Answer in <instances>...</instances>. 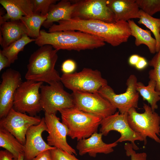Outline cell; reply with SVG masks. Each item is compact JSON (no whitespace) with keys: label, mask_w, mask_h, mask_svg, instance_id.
I'll return each mask as SVG.
<instances>
[{"label":"cell","mask_w":160,"mask_h":160,"mask_svg":"<svg viewBox=\"0 0 160 160\" xmlns=\"http://www.w3.org/2000/svg\"><path fill=\"white\" fill-rule=\"evenodd\" d=\"M58 23L51 26V31H81L99 38L113 47L127 42L131 36V30L127 21H121L110 23L98 20L71 19L60 21Z\"/></svg>","instance_id":"1"},{"label":"cell","mask_w":160,"mask_h":160,"mask_svg":"<svg viewBox=\"0 0 160 160\" xmlns=\"http://www.w3.org/2000/svg\"><path fill=\"white\" fill-rule=\"evenodd\" d=\"M35 40V44L39 47L50 45L58 51L92 49L103 47L105 44L102 39L95 36L73 30L49 32L42 30Z\"/></svg>","instance_id":"2"},{"label":"cell","mask_w":160,"mask_h":160,"mask_svg":"<svg viewBox=\"0 0 160 160\" xmlns=\"http://www.w3.org/2000/svg\"><path fill=\"white\" fill-rule=\"evenodd\" d=\"M58 51L49 45L43 46L31 55L25 76L27 80L45 82L49 84L60 81L61 76L55 68Z\"/></svg>","instance_id":"3"},{"label":"cell","mask_w":160,"mask_h":160,"mask_svg":"<svg viewBox=\"0 0 160 160\" xmlns=\"http://www.w3.org/2000/svg\"><path fill=\"white\" fill-rule=\"evenodd\" d=\"M62 122L68 129V136L71 139L80 140L88 138L97 132L102 119L92 114L82 111L76 107L59 111Z\"/></svg>","instance_id":"4"},{"label":"cell","mask_w":160,"mask_h":160,"mask_svg":"<svg viewBox=\"0 0 160 160\" xmlns=\"http://www.w3.org/2000/svg\"><path fill=\"white\" fill-rule=\"evenodd\" d=\"M143 113L137 112L136 108H132L127 112V120L132 130L140 134L144 145L147 143L148 137L160 143V140L157 135L160 136V117L153 112L151 107L144 103Z\"/></svg>","instance_id":"5"},{"label":"cell","mask_w":160,"mask_h":160,"mask_svg":"<svg viewBox=\"0 0 160 160\" xmlns=\"http://www.w3.org/2000/svg\"><path fill=\"white\" fill-rule=\"evenodd\" d=\"M60 81L73 92L97 93L101 87L108 85L107 80L100 71L88 68L78 72L63 73Z\"/></svg>","instance_id":"6"},{"label":"cell","mask_w":160,"mask_h":160,"mask_svg":"<svg viewBox=\"0 0 160 160\" xmlns=\"http://www.w3.org/2000/svg\"><path fill=\"white\" fill-rule=\"evenodd\" d=\"M43 84L30 80L22 82L15 93L13 108L17 111L36 116L43 110L39 92Z\"/></svg>","instance_id":"7"},{"label":"cell","mask_w":160,"mask_h":160,"mask_svg":"<svg viewBox=\"0 0 160 160\" xmlns=\"http://www.w3.org/2000/svg\"><path fill=\"white\" fill-rule=\"evenodd\" d=\"M41 103L45 113L56 114L58 111L75 106L71 94L66 91L60 81L40 88Z\"/></svg>","instance_id":"8"},{"label":"cell","mask_w":160,"mask_h":160,"mask_svg":"<svg viewBox=\"0 0 160 160\" xmlns=\"http://www.w3.org/2000/svg\"><path fill=\"white\" fill-rule=\"evenodd\" d=\"M137 82L136 76L130 75L127 79L126 90L125 92L116 94L108 85L101 87L98 93L107 100L120 113H127L132 108H138L139 94L136 88Z\"/></svg>","instance_id":"9"},{"label":"cell","mask_w":160,"mask_h":160,"mask_svg":"<svg viewBox=\"0 0 160 160\" xmlns=\"http://www.w3.org/2000/svg\"><path fill=\"white\" fill-rule=\"evenodd\" d=\"M75 7L73 19L115 22L114 15L107 5L108 0H72Z\"/></svg>","instance_id":"10"},{"label":"cell","mask_w":160,"mask_h":160,"mask_svg":"<svg viewBox=\"0 0 160 160\" xmlns=\"http://www.w3.org/2000/svg\"><path fill=\"white\" fill-rule=\"evenodd\" d=\"M75 106L102 119L114 114L117 109L99 93L73 92Z\"/></svg>","instance_id":"11"},{"label":"cell","mask_w":160,"mask_h":160,"mask_svg":"<svg viewBox=\"0 0 160 160\" xmlns=\"http://www.w3.org/2000/svg\"><path fill=\"white\" fill-rule=\"evenodd\" d=\"M100 132L107 136L111 131H116L120 134V137L116 142L130 141L135 150L139 149L135 144L136 140L143 141L140 134L134 131L128 121L127 113H119L118 111L114 114L102 119L100 123Z\"/></svg>","instance_id":"12"},{"label":"cell","mask_w":160,"mask_h":160,"mask_svg":"<svg viewBox=\"0 0 160 160\" xmlns=\"http://www.w3.org/2000/svg\"><path fill=\"white\" fill-rule=\"evenodd\" d=\"M41 119L39 116L28 115L12 108L6 116L0 119V128L9 132L24 145L27 130L31 126L39 124Z\"/></svg>","instance_id":"13"},{"label":"cell","mask_w":160,"mask_h":160,"mask_svg":"<svg viewBox=\"0 0 160 160\" xmlns=\"http://www.w3.org/2000/svg\"><path fill=\"white\" fill-rule=\"evenodd\" d=\"M0 85V118L6 116L13 108L15 92L22 83L20 73L9 68L2 74Z\"/></svg>","instance_id":"14"},{"label":"cell","mask_w":160,"mask_h":160,"mask_svg":"<svg viewBox=\"0 0 160 160\" xmlns=\"http://www.w3.org/2000/svg\"><path fill=\"white\" fill-rule=\"evenodd\" d=\"M44 120L48 135L47 139L49 146L65 151L71 154L77 155L76 150L68 143L66 137L68 129L60 121L55 114L44 113Z\"/></svg>","instance_id":"15"},{"label":"cell","mask_w":160,"mask_h":160,"mask_svg":"<svg viewBox=\"0 0 160 160\" xmlns=\"http://www.w3.org/2000/svg\"><path fill=\"white\" fill-rule=\"evenodd\" d=\"M47 130L44 117L41 118L39 124L32 126L28 129L24 145V160H31L41 153L56 148L49 145L43 139L42 133Z\"/></svg>","instance_id":"16"},{"label":"cell","mask_w":160,"mask_h":160,"mask_svg":"<svg viewBox=\"0 0 160 160\" xmlns=\"http://www.w3.org/2000/svg\"><path fill=\"white\" fill-rule=\"evenodd\" d=\"M103 135L97 132L93 134L88 138L78 141L76 146L80 156L88 153L91 157H95L98 153L108 154L113 151V148L118 143L116 141L106 143L102 140Z\"/></svg>","instance_id":"17"},{"label":"cell","mask_w":160,"mask_h":160,"mask_svg":"<svg viewBox=\"0 0 160 160\" xmlns=\"http://www.w3.org/2000/svg\"><path fill=\"white\" fill-rule=\"evenodd\" d=\"M0 3L7 12L0 15V24L9 20H20L23 17L33 14L31 0H0Z\"/></svg>","instance_id":"18"},{"label":"cell","mask_w":160,"mask_h":160,"mask_svg":"<svg viewBox=\"0 0 160 160\" xmlns=\"http://www.w3.org/2000/svg\"><path fill=\"white\" fill-rule=\"evenodd\" d=\"M107 4L114 15L115 22L140 17L136 0H108Z\"/></svg>","instance_id":"19"},{"label":"cell","mask_w":160,"mask_h":160,"mask_svg":"<svg viewBox=\"0 0 160 160\" xmlns=\"http://www.w3.org/2000/svg\"><path fill=\"white\" fill-rule=\"evenodd\" d=\"M28 34L27 28L20 20L4 22L0 24V44L6 47Z\"/></svg>","instance_id":"20"},{"label":"cell","mask_w":160,"mask_h":160,"mask_svg":"<svg viewBox=\"0 0 160 160\" xmlns=\"http://www.w3.org/2000/svg\"><path fill=\"white\" fill-rule=\"evenodd\" d=\"M75 7V4L72 0H62L57 3L52 4L42 26L49 28L54 22L72 19Z\"/></svg>","instance_id":"21"},{"label":"cell","mask_w":160,"mask_h":160,"mask_svg":"<svg viewBox=\"0 0 160 160\" xmlns=\"http://www.w3.org/2000/svg\"><path fill=\"white\" fill-rule=\"evenodd\" d=\"M127 22L131 30V35L135 38V45L139 46L141 44H145L148 47L151 53H155L156 40L152 36L151 31L141 28L133 20H130Z\"/></svg>","instance_id":"22"},{"label":"cell","mask_w":160,"mask_h":160,"mask_svg":"<svg viewBox=\"0 0 160 160\" xmlns=\"http://www.w3.org/2000/svg\"><path fill=\"white\" fill-rule=\"evenodd\" d=\"M0 147L12 154L14 158L24 154V145L9 132L1 128H0Z\"/></svg>","instance_id":"23"},{"label":"cell","mask_w":160,"mask_h":160,"mask_svg":"<svg viewBox=\"0 0 160 160\" xmlns=\"http://www.w3.org/2000/svg\"><path fill=\"white\" fill-rule=\"evenodd\" d=\"M155 87V81L152 79H150L147 86L141 82H137L136 85L139 95L143 100L147 101L153 112L158 108L157 103L160 100V93L156 90Z\"/></svg>","instance_id":"24"},{"label":"cell","mask_w":160,"mask_h":160,"mask_svg":"<svg viewBox=\"0 0 160 160\" xmlns=\"http://www.w3.org/2000/svg\"><path fill=\"white\" fill-rule=\"evenodd\" d=\"M35 39H31L27 34H25L19 39L3 48L1 51L11 64L17 60L19 53L23 50L25 46L32 42H35Z\"/></svg>","instance_id":"25"},{"label":"cell","mask_w":160,"mask_h":160,"mask_svg":"<svg viewBox=\"0 0 160 160\" xmlns=\"http://www.w3.org/2000/svg\"><path fill=\"white\" fill-rule=\"evenodd\" d=\"M44 16L33 13L31 16L23 17L20 20L25 25L28 31V36L36 39L39 35L40 29L47 18Z\"/></svg>","instance_id":"26"},{"label":"cell","mask_w":160,"mask_h":160,"mask_svg":"<svg viewBox=\"0 0 160 160\" xmlns=\"http://www.w3.org/2000/svg\"><path fill=\"white\" fill-rule=\"evenodd\" d=\"M139 12L140 17L138 23L145 25L153 34L156 40V53L160 49V18L154 17L141 9Z\"/></svg>","instance_id":"27"},{"label":"cell","mask_w":160,"mask_h":160,"mask_svg":"<svg viewBox=\"0 0 160 160\" xmlns=\"http://www.w3.org/2000/svg\"><path fill=\"white\" fill-rule=\"evenodd\" d=\"M148 64L153 68L148 72L149 78L155 81V89L160 93V49L148 62Z\"/></svg>","instance_id":"28"},{"label":"cell","mask_w":160,"mask_h":160,"mask_svg":"<svg viewBox=\"0 0 160 160\" xmlns=\"http://www.w3.org/2000/svg\"><path fill=\"white\" fill-rule=\"evenodd\" d=\"M139 7L144 12L152 16L160 12V0H136Z\"/></svg>","instance_id":"29"},{"label":"cell","mask_w":160,"mask_h":160,"mask_svg":"<svg viewBox=\"0 0 160 160\" xmlns=\"http://www.w3.org/2000/svg\"><path fill=\"white\" fill-rule=\"evenodd\" d=\"M33 13L47 15L50 6L58 0H31Z\"/></svg>","instance_id":"30"},{"label":"cell","mask_w":160,"mask_h":160,"mask_svg":"<svg viewBox=\"0 0 160 160\" xmlns=\"http://www.w3.org/2000/svg\"><path fill=\"white\" fill-rule=\"evenodd\" d=\"M52 160H79L73 154L55 148L50 150Z\"/></svg>","instance_id":"31"},{"label":"cell","mask_w":160,"mask_h":160,"mask_svg":"<svg viewBox=\"0 0 160 160\" xmlns=\"http://www.w3.org/2000/svg\"><path fill=\"white\" fill-rule=\"evenodd\" d=\"M124 149L126 155L130 156L131 160H147V154L145 152L136 153L131 143H125Z\"/></svg>","instance_id":"32"},{"label":"cell","mask_w":160,"mask_h":160,"mask_svg":"<svg viewBox=\"0 0 160 160\" xmlns=\"http://www.w3.org/2000/svg\"><path fill=\"white\" fill-rule=\"evenodd\" d=\"M77 65L76 62L71 59H67L64 61L61 66V70L63 73L70 74L74 72Z\"/></svg>","instance_id":"33"},{"label":"cell","mask_w":160,"mask_h":160,"mask_svg":"<svg viewBox=\"0 0 160 160\" xmlns=\"http://www.w3.org/2000/svg\"><path fill=\"white\" fill-rule=\"evenodd\" d=\"M31 160H52L50 150H47L41 153Z\"/></svg>","instance_id":"34"},{"label":"cell","mask_w":160,"mask_h":160,"mask_svg":"<svg viewBox=\"0 0 160 160\" xmlns=\"http://www.w3.org/2000/svg\"><path fill=\"white\" fill-rule=\"evenodd\" d=\"M11 64L8 59L0 51V71L7 67H9Z\"/></svg>","instance_id":"35"},{"label":"cell","mask_w":160,"mask_h":160,"mask_svg":"<svg viewBox=\"0 0 160 160\" xmlns=\"http://www.w3.org/2000/svg\"><path fill=\"white\" fill-rule=\"evenodd\" d=\"M148 65V62L146 59L140 56L138 61L135 67L137 70L141 71L145 68Z\"/></svg>","instance_id":"36"},{"label":"cell","mask_w":160,"mask_h":160,"mask_svg":"<svg viewBox=\"0 0 160 160\" xmlns=\"http://www.w3.org/2000/svg\"><path fill=\"white\" fill-rule=\"evenodd\" d=\"M13 155L7 150L0 151V160H13Z\"/></svg>","instance_id":"37"},{"label":"cell","mask_w":160,"mask_h":160,"mask_svg":"<svg viewBox=\"0 0 160 160\" xmlns=\"http://www.w3.org/2000/svg\"><path fill=\"white\" fill-rule=\"evenodd\" d=\"M140 57L137 54L132 55L129 58L128 63L130 65L135 67Z\"/></svg>","instance_id":"38"},{"label":"cell","mask_w":160,"mask_h":160,"mask_svg":"<svg viewBox=\"0 0 160 160\" xmlns=\"http://www.w3.org/2000/svg\"><path fill=\"white\" fill-rule=\"evenodd\" d=\"M13 160H24V155L22 154L20 155L17 158H14Z\"/></svg>","instance_id":"39"},{"label":"cell","mask_w":160,"mask_h":160,"mask_svg":"<svg viewBox=\"0 0 160 160\" xmlns=\"http://www.w3.org/2000/svg\"><path fill=\"white\" fill-rule=\"evenodd\" d=\"M159 33H160V30H159Z\"/></svg>","instance_id":"40"}]
</instances>
